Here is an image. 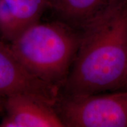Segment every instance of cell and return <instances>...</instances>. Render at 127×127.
Returning a JSON list of instances; mask_svg holds the SVG:
<instances>
[{
	"instance_id": "obj_2",
	"label": "cell",
	"mask_w": 127,
	"mask_h": 127,
	"mask_svg": "<svg viewBox=\"0 0 127 127\" xmlns=\"http://www.w3.org/2000/svg\"><path fill=\"white\" fill-rule=\"evenodd\" d=\"M81 39L80 30L59 20L39 22L9 44L17 59L31 74L61 90Z\"/></svg>"
},
{
	"instance_id": "obj_5",
	"label": "cell",
	"mask_w": 127,
	"mask_h": 127,
	"mask_svg": "<svg viewBox=\"0 0 127 127\" xmlns=\"http://www.w3.org/2000/svg\"><path fill=\"white\" fill-rule=\"evenodd\" d=\"M0 127H64L54 106L27 94H15L3 103Z\"/></svg>"
},
{
	"instance_id": "obj_9",
	"label": "cell",
	"mask_w": 127,
	"mask_h": 127,
	"mask_svg": "<svg viewBox=\"0 0 127 127\" xmlns=\"http://www.w3.org/2000/svg\"><path fill=\"white\" fill-rule=\"evenodd\" d=\"M125 87L127 89V77L126 78V81H125Z\"/></svg>"
},
{
	"instance_id": "obj_1",
	"label": "cell",
	"mask_w": 127,
	"mask_h": 127,
	"mask_svg": "<svg viewBox=\"0 0 127 127\" xmlns=\"http://www.w3.org/2000/svg\"><path fill=\"white\" fill-rule=\"evenodd\" d=\"M80 31L78 50L61 93L121 90L127 76V0H115Z\"/></svg>"
},
{
	"instance_id": "obj_3",
	"label": "cell",
	"mask_w": 127,
	"mask_h": 127,
	"mask_svg": "<svg viewBox=\"0 0 127 127\" xmlns=\"http://www.w3.org/2000/svg\"><path fill=\"white\" fill-rule=\"evenodd\" d=\"M54 108L64 127H127V90L85 95L61 93Z\"/></svg>"
},
{
	"instance_id": "obj_8",
	"label": "cell",
	"mask_w": 127,
	"mask_h": 127,
	"mask_svg": "<svg viewBox=\"0 0 127 127\" xmlns=\"http://www.w3.org/2000/svg\"><path fill=\"white\" fill-rule=\"evenodd\" d=\"M2 111H4V109H3V108L2 107H1V106H0V115H1V114L2 113Z\"/></svg>"
},
{
	"instance_id": "obj_6",
	"label": "cell",
	"mask_w": 127,
	"mask_h": 127,
	"mask_svg": "<svg viewBox=\"0 0 127 127\" xmlns=\"http://www.w3.org/2000/svg\"><path fill=\"white\" fill-rule=\"evenodd\" d=\"M49 0H0V38L12 42L39 23Z\"/></svg>"
},
{
	"instance_id": "obj_4",
	"label": "cell",
	"mask_w": 127,
	"mask_h": 127,
	"mask_svg": "<svg viewBox=\"0 0 127 127\" xmlns=\"http://www.w3.org/2000/svg\"><path fill=\"white\" fill-rule=\"evenodd\" d=\"M61 89L31 74L17 59L9 44L0 38V106L15 94H27L54 106Z\"/></svg>"
},
{
	"instance_id": "obj_7",
	"label": "cell",
	"mask_w": 127,
	"mask_h": 127,
	"mask_svg": "<svg viewBox=\"0 0 127 127\" xmlns=\"http://www.w3.org/2000/svg\"><path fill=\"white\" fill-rule=\"evenodd\" d=\"M115 0H49L48 7L60 21L80 30Z\"/></svg>"
}]
</instances>
